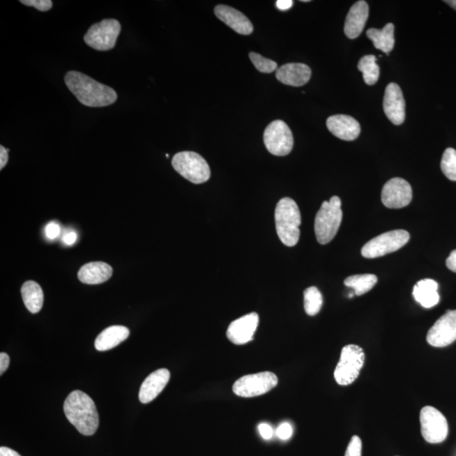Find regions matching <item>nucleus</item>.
Masks as SVG:
<instances>
[{
    "instance_id": "obj_42",
    "label": "nucleus",
    "mask_w": 456,
    "mask_h": 456,
    "mask_svg": "<svg viewBox=\"0 0 456 456\" xmlns=\"http://www.w3.org/2000/svg\"><path fill=\"white\" fill-rule=\"evenodd\" d=\"M445 2L456 10V0H447Z\"/></svg>"
},
{
    "instance_id": "obj_27",
    "label": "nucleus",
    "mask_w": 456,
    "mask_h": 456,
    "mask_svg": "<svg viewBox=\"0 0 456 456\" xmlns=\"http://www.w3.org/2000/svg\"><path fill=\"white\" fill-rule=\"evenodd\" d=\"M374 55H366L359 60L358 69L362 72L363 81L369 86H373L379 81V67L376 63Z\"/></svg>"
},
{
    "instance_id": "obj_2",
    "label": "nucleus",
    "mask_w": 456,
    "mask_h": 456,
    "mask_svg": "<svg viewBox=\"0 0 456 456\" xmlns=\"http://www.w3.org/2000/svg\"><path fill=\"white\" fill-rule=\"evenodd\" d=\"M63 411L67 419L82 434L91 436L97 432L98 411L89 395L81 390L71 392L63 404Z\"/></svg>"
},
{
    "instance_id": "obj_41",
    "label": "nucleus",
    "mask_w": 456,
    "mask_h": 456,
    "mask_svg": "<svg viewBox=\"0 0 456 456\" xmlns=\"http://www.w3.org/2000/svg\"><path fill=\"white\" fill-rule=\"evenodd\" d=\"M0 456H22L17 451L10 449L7 447L0 448Z\"/></svg>"
},
{
    "instance_id": "obj_12",
    "label": "nucleus",
    "mask_w": 456,
    "mask_h": 456,
    "mask_svg": "<svg viewBox=\"0 0 456 456\" xmlns=\"http://www.w3.org/2000/svg\"><path fill=\"white\" fill-rule=\"evenodd\" d=\"M381 199L386 207L390 209H401L411 203L413 199V190L406 180L394 178L383 185Z\"/></svg>"
},
{
    "instance_id": "obj_15",
    "label": "nucleus",
    "mask_w": 456,
    "mask_h": 456,
    "mask_svg": "<svg viewBox=\"0 0 456 456\" xmlns=\"http://www.w3.org/2000/svg\"><path fill=\"white\" fill-rule=\"evenodd\" d=\"M259 315L251 313L236 319L230 324L227 330V337L236 345H243L253 341L259 325Z\"/></svg>"
},
{
    "instance_id": "obj_30",
    "label": "nucleus",
    "mask_w": 456,
    "mask_h": 456,
    "mask_svg": "<svg viewBox=\"0 0 456 456\" xmlns=\"http://www.w3.org/2000/svg\"><path fill=\"white\" fill-rule=\"evenodd\" d=\"M250 59L256 69L261 72V73H272V72L278 70V63L273 60L263 57V56L254 53V52L250 54Z\"/></svg>"
},
{
    "instance_id": "obj_40",
    "label": "nucleus",
    "mask_w": 456,
    "mask_h": 456,
    "mask_svg": "<svg viewBox=\"0 0 456 456\" xmlns=\"http://www.w3.org/2000/svg\"><path fill=\"white\" fill-rule=\"evenodd\" d=\"M294 5V1H291V0H278L277 3H275V6H277L278 9L280 10H289L291 6Z\"/></svg>"
},
{
    "instance_id": "obj_5",
    "label": "nucleus",
    "mask_w": 456,
    "mask_h": 456,
    "mask_svg": "<svg viewBox=\"0 0 456 456\" xmlns=\"http://www.w3.org/2000/svg\"><path fill=\"white\" fill-rule=\"evenodd\" d=\"M172 165L178 173L190 182L199 185L211 178L209 165L201 155L194 151H182L172 160Z\"/></svg>"
},
{
    "instance_id": "obj_14",
    "label": "nucleus",
    "mask_w": 456,
    "mask_h": 456,
    "mask_svg": "<svg viewBox=\"0 0 456 456\" xmlns=\"http://www.w3.org/2000/svg\"><path fill=\"white\" fill-rule=\"evenodd\" d=\"M383 111L395 126H401L406 118V102L402 91L397 84L390 83L383 97Z\"/></svg>"
},
{
    "instance_id": "obj_18",
    "label": "nucleus",
    "mask_w": 456,
    "mask_h": 456,
    "mask_svg": "<svg viewBox=\"0 0 456 456\" xmlns=\"http://www.w3.org/2000/svg\"><path fill=\"white\" fill-rule=\"evenodd\" d=\"M170 379V372L161 369L151 373L143 382L139 398L143 404L150 403L158 397Z\"/></svg>"
},
{
    "instance_id": "obj_33",
    "label": "nucleus",
    "mask_w": 456,
    "mask_h": 456,
    "mask_svg": "<svg viewBox=\"0 0 456 456\" xmlns=\"http://www.w3.org/2000/svg\"><path fill=\"white\" fill-rule=\"evenodd\" d=\"M293 427H291L290 424L288 423H284L278 427L275 434H277L279 439L287 440L291 437V435H293Z\"/></svg>"
},
{
    "instance_id": "obj_35",
    "label": "nucleus",
    "mask_w": 456,
    "mask_h": 456,
    "mask_svg": "<svg viewBox=\"0 0 456 456\" xmlns=\"http://www.w3.org/2000/svg\"><path fill=\"white\" fill-rule=\"evenodd\" d=\"M259 434L262 436L264 439H271L273 437L274 431L273 429L269 425V424L261 423L259 425Z\"/></svg>"
},
{
    "instance_id": "obj_36",
    "label": "nucleus",
    "mask_w": 456,
    "mask_h": 456,
    "mask_svg": "<svg viewBox=\"0 0 456 456\" xmlns=\"http://www.w3.org/2000/svg\"><path fill=\"white\" fill-rule=\"evenodd\" d=\"M10 365L9 355L6 353L0 354V374H3L7 370Z\"/></svg>"
},
{
    "instance_id": "obj_31",
    "label": "nucleus",
    "mask_w": 456,
    "mask_h": 456,
    "mask_svg": "<svg viewBox=\"0 0 456 456\" xmlns=\"http://www.w3.org/2000/svg\"><path fill=\"white\" fill-rule=\"evenodd\" d=\"M345 456H362V440L355 435L351 439Z\"/></svg>"
},
{
    "instance_id": "obj_13",
    "label": "nucleus",
    "mask_w": 456,
    "mask_h": 456,
    "mask_svg": "<svg viewBox=\"0 0 456 456\" xmlns=\"http://www.w3.org/2000/svg\"><path fill=\"white\" fill-rule=\"evenodd\" d=\"M456 341V310L447 311L431 327L427 342L434 347H445Z\"/></svg>"
},
{
    "instance_id": "obj_22",
    "label": "nucleus",
    "mask_w": 456,
    "mask_h": 456,
    "mask_svg": "<svg viewBox=\"0 0 456 456\" xmlns=\"http://www.w3.org/2000/svg\"><path fill=\"white\" fill-rule=\"evenodd\" d=\"M130 330L126 326H114L107 328L95 341L96 349L100 351L113 349L129 337Z\"/></svg>"
},
{
    "instance_id": "obj_29",
    "label": "nucleus",
    "mask_w": 456,
    "mask_h": 456,
    "mask_svg": "<svg viewBox=\"0 0 456 456\" xmlns=\"http://www.w3.org/2000/svg\"><path fill=\"white\" fill-rule=\"evenodd\" d=\"M441 170L446 178L451 181H456V150L453 148H447L443 152Z\"/></svg>"
},
{
    "instance_id": "obj_8",
    "label": "nucleus",
    "mask_w": 456,
    "mask_h": 456,
    "mask_svg": "<svg viewBox=\"0 0 456 456\" xmlns=\"http://www.w3.org/2000/svg\"><path fill=\"white\" fill-rule=\"evenodd\" d=\"M120 31L121 25L117 20H103L89 28L84 36V41L95 50L109 51L115 47Z\"/></svg>"
},
{
    "instance_id": "obj_20",
    "label": "nucleus",
    "mask_w": 456,
    "mask_h": 456,
    "mask_svg": "<svg viewBox=\"0 0 456 456\" xmlns=\"http://www.w3.org/2000/svg\"><path fill=\"white\" fill-rule=\"evenodd\" d=\"M370 8L366 1H358L351 7L347 15L344 31L348 38L355 39L362 33L367 18Z\"/></svg>"
},
{
    "instance_id": "obj_34",
    "label": "nucleus",
    "mask_w": 456,
    "mask_h": 456,
    "mask_svg": "<svg viewBox=\"0 0 456 456\" xmlns=\"http://www.w3.org/2000/svg\"><path fill=\"white\" fill-rule=\"evenodd\" d=\"M45 234L47 238L54 240L58 238L60 234V227L56 222H50L47 224L45 228Z\"/></svg>"
},
{
    "instance_id": "obj_11",
    "label": "nucleus",
    "mask_w": 456,
    "mask_h": 456,
    "mask_svg": "<svg viewBox=\"0 0 456 456\" xmlns=\"http://www.w3.org/2000/svg\"><path fill=\"white\" fill-rule=\"evenodd\" d=\"M421 432L427 443H439L445 441L449 432L447 420L436 408L423 407L420 413Z\"/></svg>"
},
{
    "instance_id": "obj_28",
    "label": "nucleus",
    "mask_w": 456,
    "mask_h": 456,
    "mask_svg": "<svg viewBox=\"0 0 456 456\" xmlns=\"http://www.w3.org/2000/svg\"><path fill=\"white\" fill-rule=\"evenodd\" d=\"M304 310L307 314L314 316L321 311L323 297L317 287H310L304 291Z\"/></svg>"
},
{
    "instance_id": "obj_6",
    "label": "nucleus",
    "mask_w": 456,
    "mask_h": 456,
    "mask_svg": "<svg viewBox=\"0 0 456 456\" xmlns=\"http://www.w3.org/2000/svg\"><path fill=\"white\" fill-rule=\"evenodd\" d=\"M364 362L365 354L361 347L354 344L344 347L334 372L335 381L342 386L353 383L358 379Z\"/></svg>"
},
{
    "instance_id": "obj_19",
    "label": "nucleus",
    "mask_w": 456,
    "mask_h": 456,
    "mask_svg": "<svg viewBox=\"0 0 456 456\" xmlns=\"http://www.w3.org/2000/svg\"><path fill=\"white\" fill-rule=\"evenodd\" d=\"M311 69L307 65L300 63H287L278 68L275 76L280 82L291 86H302L310 82Z\"/></svg>"
},
{
    "instance_id": "obj_32",
    "label": "nucleus",
    "mask_w": 456,
    "mask_h": 456,
    "mask_svg": "<svg viewBox=\"0 0 456 456\" xmlns=\"http://www.w3.org/2000/svg\"><path fill=\"white\" fill-rule=\"evenodd\" d=\"M24 6H33L40 11H47L53 7L51 0H22Z\"/></svg>"
},
{
    "instance_id": "obj_7",
    "label": "nucleus",
    "mask_w": 456,
    "mask_h": 456,
    "mask_svg": "<svg viewBox=\"0 0 456 456\" xmlns=\"http://www.w3.org/2000/svg\"><path fill=\"white\" fill-rule=\"evenodd\" d=\"M409 240L410 234L405 230L387 231L367 242L363 247L361 253L367 259L382 257L402 249Z\"/></svg>"
},
{
    "instance_id": "obj_38",
    "label": "nucleus",
    "mask_w": 456,
    "mask_h": 456,
    "mask_svg": "<svg viewBox=\"0 0 456 456\" xmlns=\"http://www.w3.org/2000/svg\"><path fill=\"white\" fill-rule=\"evenodd\" d=\"M8 151H9V150H7L6 148L0 146V169L1 170L6 166L8 159H9Z\"/></svg>"
},
{
    "instance_id": "obj_16",
    "label": "nucleus",
    "mask_w": 456,
    "mask_h": 456,
    "mask_svg": "<svg viewBox=\"0 0 456 456\" xmlns=\"http://www.w3.org/2000/svg\"><path fill=\"white\" fill-rule=\"evenodd\" d=\"M326 126L335 137L347 142L354 141L361 132V127L357 120L345 114L330 116L327 119Z\"/></svg>"
},
{
    "instance_id": "obj_1",
    "label": "nucleus",
    "mask_w": 456,
    "mask_h": 456,
    "mask_svg": "<svg viewBox=\"0 0 456 456\" xmlns=\"http://www.w3.org/2000/svg\"><path fill=\"white\" fill-rule=\"evenodd\" d=\"M65 82L72 94L86 107H107L117 101L118 95L113 88L95 81L81 72H68Z\"/></svg>"
},
{
    "instance_id": "obj_25",
    "label": "nucleus",
    "mask_w": 456,
    "mask_h": 456,
    "mask_svg": "<svg viewBox=\"0 0 456 456\" xmlns=\"http://www.w3.org/2000/svg\"><path fill=\"white\" fill-rule=\"evenodd\" d=\"M22 295L26 309L33 314H37L42 310L44 295L42 287L33 281H28L23 284Z\"/></svg>"
},
{
    "instance_id": "obj_17",
    "label": "nucleus",
    "mask_w": 456,
    "mask_h": 456,
    "mask_svg": "<svg viewBox=\"0 0 456 456\" xmlns=\"http://www.w3.org/2000/svg\"><path fill=\"white\" fill-rule=\"evenodd\" d=\"M215 14L218 19L238 34L250 35L253 33V24L246 15L234 8L220 5L215 8Z\"/></svg>"
},
{
    "instance_id": "obj_24",
    "label": "nucleus",
    "mask_w": 456,
    "mask_h": 456,
    "mask_svg": "<svg viewBox=\"0 0 456 456\" xmlns=\"http://www.w3.org/2000/svg\"><path fill=\"white\" fill-rule=\"evenodd\" d=\"M395 26L392 23H388L381 30L371 28L367 31V37L374 43L375 49L381 50L387 55L394 49Z\"/></svg>"
},
{
    "instance_id": "obj_23",
    "label": "nucleus",
    "mask_w": 456,
    "mask_h": 456,
    "mask_svg": "<svg viewBox=\"0 0 456 456\" xmlns=\"http://www.w3.org/2000/svg\"><path fill=\"white\" fill-rule=\"evenodd\" d=\"M438 288L439 284L434 280H421L413 288V297L423 307L430 309L439 302Z\"/></svg>"
},
{
    "instance_id": "obj_3",
    "label": "nucleus",
    "mask_w": 456,
    "mask_h": 456,
    "mask_svg": "<svg viewBox=\"0 0 456 456\" xmlns=\"http://www.w3.org/2000/svg\"><path fill=\"white\" fill-rule=\"evenodd\" d=\"M275 221L278 237L282 243L288 247L297 245L302 219L297 203L293 199H280L275 211Z\"/></svg>"
},
{
    "instance_id": "obj_39",
    "label": "nucleus",
    "mask_w": 456,
    "mask_h": 456,
    "mask_svg": "<svg viewBox=\"0 0 456 456\" xmlns=\"http://www.w3.org/2000/svg\"><path fill=\"white\" fill-rule=\"evenodd\" d=\"M76 239H77V235H76L75 231H70V233H67L63 236V242L65 243L66 245H73L76 242Z\"/></svg>"
},
{
    "instance_id": "obj_10",
    "label": "nucleus",
    "mask_w": 456,
    "mask_h": 456,
    "mask_svg": "<svg viewBox=\"0 0 456 456\" xmlns=\"http://www.w3.org/2000/svg\"><path fill=\"white\" fill-rule=\"evenodd\" d=\"M264 143L270 153L284 157L293 150L294 135L285 122L275 120L264 132Z\"/></svg>"
},
{
    "instance_id": "obj_4",
    "label": "nucleus",
    "mask_w": 456,
    "mask_h": 456,
    "mask_svg": "<svg viewBox=\"0 0 456 456\" xmlns=\"http://www.w3.org/2000/svg\"><path fill=\"white\" fill-rule=\"evenodd\" d=\"M342 217V201L338 196L323 202L314 221L316 238L321 245H326L333 240L341 226Z\"/></svg>"
},
{
    "instance_id": "obj_9",
    "label": "nucleus",
    "mask_w": 456,
    "mask_h": 456,
    "mask_svg": "<svg viewBox=\"0 0 456 456\" xmlns=\"http://www.w3.org/2000/svg\"><path fill=\"white\" fill-rule=\"evenodd\" d=\"M277 375L271 372L243 376L234 383V394L241 397H255L268 393L278 386Z\"/></svg>"
},
{
    "instance_id": "obj_37",
    "label": "nucleus",
    "mask_w": 456,
    "mask_h": 456,
    "mask_svg": "<svg viewBox=\"0 0 456 456\" xmlns=\"http://www.w3.org/2000/svg\"><path fill=\"white\" fill-rule=\"evenodd\" d=\"M448 269L456 273V250L451 252L449 257L446 259Z\"/></svg>"
},
{
    "instance_id": "obj_21",
    "label": "nucleus",
    "mask_w": 456,
    "mask_h": 456,
    "mask_svg": "<svg viewBox=\"0 0 456 456\" xmlns=\"http://www.w3.org/2000/svg\"><path fill=\"white\" fill-rule=\"evenodd\" d=\"M113 275V268L109 264L98 261L88 263L83 266L78 273L79 281L90 285L109 281Z\"/></svg>"
},
{
    "instance_id": "obj_26",
    "label": "nucleus",
    "mask_w": 456,
    "mask_h": 456,
    "mask_svg": "<svg viewBox=\"0 0 456 456\" xmlns=\"http://www.w3.org/2000/svg\"><path fill=\"white\" fill-rule=\"evenodd\" d=\"M377 282L378 278L373 274L351 275L344 281L345 286L353 288L355 295L357 296L369 293Z\"/></svg>"
}]
</instances>
